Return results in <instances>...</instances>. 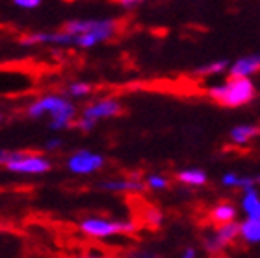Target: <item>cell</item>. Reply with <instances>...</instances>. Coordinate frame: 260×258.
<instances>
[{"label":"cell","mask_w":260,"mask_h":258,"mask_svg":"<svg viewBox=\"0 0 260 258\" xmlns=\"http://www.w3.org/2000/svg\"><path fill=\"white\" fill-rule=\"evenodd\" d=\"M144 221L150 227L157 229L160 227V223H162V212H160L157 207H146L144 210Z\"/></svg>","instance_id":"cell-19"},{"label":"cell","mask_w":260,"mask_h":258,"mask_svg":"<svg viewBox=\"0 0 260 258\" xmlns=\"http://www.w3.org/2000/svg\"><path fill=\"white\" fill-rule=\"evenodd\" d=\"M28 116L41 118L43 114L50 116L48 127L52 131H65L72 125L76 118V107L67 96L63 94H45L28 105Z\"/></svg>","instance_id":"cell-1"},{"label":"cell","mask_w":260,"mask_h":258,"mask_svg":"<svg viewBox=\"0 0 260 258\" xmlns=\"http://www.w3.org/2000/svg\"><path fill=\"white\" fill-rule=\"evenodd\" d=\"M13 153H15V151H10V149H0V164H4L6 166V163L13 157Z\"/></svg>","instance_id":"cell-25"},{"label":"cell","mask_w":260,"mask_h":258,"mask_svg":"<svg viewBox=\"0 0 260 258\" xmlns=\"http://www.w3.org/2000/svg\"><path fill=\"white\" fill-rule=\"evenodd\" d=\"M120 2V6H124V8H133L135 4H139L140 0H118Z\"/></svg>","instance_id":"cell-26"},{"label":"cell","mask_w":260,"mask_h":258,"mask_svg":"<svg viewBox=\"0 0 260 258\" xmlns=\"http://www.w3.org/2000/svg\"><path fill=\"white\" fill-rule=\"evenodd\" d=\"M238 183H240V175L235 174V172H227L221 177V184L227 188H238Z\"/></svg>","instance_id":"cell-21"},{"label":"cell","mask_w":260,"mask_h":258,"mask_svg":"<svg viewBox=\"0 0 260 258\" xmlns=\"http://www.w3.org/2000/svg\"><path fill=\"white\" fill-rule=\"evenodd\" d=\"M175 179H177L179 183L186 184V186H203V184L209 181L207 172H203V170H200V168L181 170L179 174L175 175Z\"/></svg>","instance_id":"cell-14"},{"label":"cell","mask_w":260,"mask_h":258,"mask_svg":"<svg viewBox=\"0 0 260 258\" xmlns=\"http://www.w3.org/2000/svg\"><path fill=\"white\" fill-rule=\"evenodd\" d=\"M96 120L92 118H87V116H81L80 120H76V127L80 129V131H83V133H89V131H92V129L96 127Z\"/></svg>","instance_id":"cell-22"},{"label":"cell","mask_w":260,"mask_h":258,"mask_svg":"<svg viewBox=\"0 0 260 258\" xmlns=\"http://www.w3.org/2000/svg\"><path fill=\"white\" fill-rule=\"evenodd\" d=\"M22 46H39V45H57V46H70L74 45V34L67 30L61 31H34L20 39Z\"/></svg>","instance_id":"cell-8"},{"label":"cell","mask_w":260,"mask_h":258,"mask_svg":"<svg viewBox=\"0 0 260 258\" xmlns=\"http://www.w3.org/2000/svg\"><path fill=\"white\" fill-rule=\"evenodd\" d=\"M81 233L90 238H109L113 234H131L137 231L133 219H107V218H85L80 223Z\"/></svg>","instance_id":"cell-3"},{"label":"cell","mask_w":260,"mask_h":258,"mask_svg":"<svg viewBox=\"0 0 260 258\" xmlns=\"http://www.w3.org/2000/svg\"><path fill=\"white\" fill-rule=\"evenodd\" d=\"M209 98L223 107H242L255 98V83L251 78H233L221 85H214L209 89Z\"/></svg>","instance_id":"cell-2"},{"label":"cell","mask_w":260,"mask_h":258,"mask_svg":"<svg viewBox=\"0 0 260 258\" xmlns=\"http://www.w3.org/2000/svg\"><path fill=\"white\" fill-rule=\"evenodd\" d=\"M240 238L245 243H260V218H245L242 221Z\"/></svg>","instance_id":"cell-15"},{"label":"cell","mask_w":260,"mask_h":258,"mask_svg":"<svg viewBox=\"0 0 260 258\" xmlns=\"http://www.w3.org/2000/svg\"><path fill=\"white\" fill-rule=\"evenodd\" d=\"M183 256H185V258H194L196 256V251H194V249H186L185 253H183Z\"/></svg>","instance_id":"cell-27"},{"label":"cell","mask_w":260,"mask_h":258,"mask_svg":"<svg viewBox=\"0 0 260 258\" xmlns=\"http://www.w3.org/2000/svg\"><path fill=\"white\" fill-rule=\"evenodd\" d=\"M260 135V125L255 124H242V125H236V127L231 129V140L238 146H247L253 139H256Z\"/></svg>","instance_id":"cell-13"},{"label":"cell","mask_w":260,"mask_h":258,"mask_svg":"<svg viewBox=\"0 0 260 258\" xmlns=\"http://www.w3.org/2000/svg\"><path fill=\"white\" fill-rule=\"evenodd\" d=\"M61 146H63V140L61 139H50L45 142L43 149H45V151H55V149H59Z\"/></svg>","instance_id":"cell-24"},{"label":"cell","mask_w":260,"mask_h":258,"mask_svg":"<svg viewBox=\"0 0 260 258\" xmlns=\"http://www.w3.org/2000/svg\"><path fill=\"white\" fill-rule=\"evenodd\" d=\"M65 30L70 34H90L98 43L109 41L116 34V22L113 19H90V20H70L65 24Z\"/></svg>","instance_id":"cell-5"},{"label":"cell","mask_w":260,"mask_h":258,"mask_svg":"<svg viewBox=\"0 0 260 258\" xmlns=\"http://www.w3.org/2000/svg\"><path fill=\"white\" fill-rule=\"evenodd\" d=\"M255 179H256V184H260V175H256Z\"/></svg>","instance_id":"cell-28"},{"label":"cell","mask_w":260,"mask_h":258,"mask_svg":"<svg viewBox=\"0 0 260 258\" xmlns=\"http://www.w3.org/2000/svg\"><path fill=\"white\" fill-rule=\"evenodd\" d=\"M242 192L244 196L240 199V207L245 218H260V192L256 190V186H251Z\"/></svg>","instance_id":"cell-12"},{"label":"cell","mask_w":260,"mask_h":258,"mask_svg":"<svg viewBox=\"0 0 260 258\" xmlns=\"http://www.w3.org/2000/svg\"><path fill=\"white\" fill-rule=\"evenodd\" d=\"M146 186L150 190H165V188H168V179H166L165 175L151 174L146 177Z\"/></svg>","instance_id":"cell-20"},{"label":"cell","mask_w":260,"mask_h":258,"mask_svg":"<svg viewBox=\"0 0 260 258\" xmlns=\"http://www.w3.org/2000/svg\"><path fill=\"white\" fill-rule=\"evenodd\" d=\"M260 70V54H249L242 55L235 63H229L227 67V74L233 78H249L256 74Z\"/></svg>","instance_id":"cell-11"},{"label":"cell","mask_w":260,"mask_h":258,"mask_svg":"<svg viewBox=\"0 0 260 258\" xmlns=\"http://www.w3.org/2000/svg\"><path fill=\"white\" fill-rule=\"evenodd\" d=\"M104 164H105L104 155L94 153V151H90V149H85V148L74 151V153L67 159V166H69L70 172L76 175L94 174V172L104 168Z\"/></svg>","instance_id":"cell-6"},{"label":"cell","mask_w":260,"mask_h":258,"mask_svg":"<svg viewBox=\"0 0 260 258\" xmlns=\"http://www.w3.org/2000/svg\"><path fill=\"white\" fill-rule=\"evenodd\" d=\"M90 90H92V85L90 83H85V81H72L69 85V92L72 98H85L87 94H90Z\"/></svg>","instance_id":"cell-18"},{"label":"cell","mask_w":260,"mask_h":258,"mask_svg":"<svg viewBox=\"0 0 260 258\" xmlns=\"http://www.w3.org/2000/svg\"><path fill=\"white\" fill-rule=\"evenodd\" d=\"M6 168L10 170V172H15V174H22V175H41V174H46L52 168V163L50 159H46L45 155L15 151L13 157L6 163Z\"/></svg>","instance_id":"cell-4"},{"label":"cell","mask_w":260,"mask_h":258,"mask_svg":"<svg viewBox=\"0 0 260 258\" xmlns=\"http://www.w3.org/2000/svg\"><path fill=\"white\" fill-rule=\"evenodd\" d=\"M210 219H212V223H216V225L235 221L236 219L235 205L233 203H218L214 209L210 210Z\"/></svg>","instance_id":"cell-16"},{"label":"cell","mask_w":260,"mask_h":258,"mask_svg":"<svg viewBox=\"0 0 260 258\" xmlns=\"http://www.w3.org/2000/svg\"><path fill=\"white\" fill-rule=\"evenodd\" d=\"M227 67H229V61H227V59L212 61V63L203 64V67H200V69H196L194 74L200 76V78H201V76H218L220 72L227 70Z\"/></svg>","instance_id":"cell-17"},{"label":"cell","mask_w":260,"mask_h":258,"mask_svg":"<svg viewBox=\"0 0 260 258\" xmlns=\"http://www.w3.org/2000/svg\"><path fill=\"white\" fill-rule=\"evenodd\" d=\"M41 2L43 0H13V4L17 8H22V10H35L41 6Z\"/></svg>","instance_id":"cell-23"},{"label":"cell","mask_w":260,"mask_h":258,"mask_svg":"<svg viewBox=\"0 0 260 258\" xmlns=\"http://www.w3.org/2000/svg\"><path fill=\"white\" fill-rule=\"evenodd\" d=\"M0 120H2V114H0Z\"/></svg>","instance_id":"cell-29"},{"label":"cell","mask_w":260,"mask_h":258,"mask_svg":"<svg viewBox=\"0 0 260 258\" xmlns=\"http://www.w3.org/2000/svg\"><path fill=\"white\" fill-rule=\"evenodd\" d=\"M118 114H122V104L115 98L96 100V102H92L81 111V116L92 118L96 122H100L104 118H113V116H118Z\"/></svg>","instance_id":"cell-9"},{"label":"cell","mask_w":260,"mask_h":258,"mask_svg":"<svg viewBox=\"0 0 260 258\" xmlns=\"http://www.w3.org/2000/svg\"><path fill=\"white\" fill-rule=\"evenodd\" d=\"M98 188L109 194H142L146 190V183L135 177L127 179H109V181H102Z\"/></svg>","instance_id":"cell-10"},{"label":"cell","mask_w":260,"mask_h":258,"mask_svg":"<svg viewBox=\"0 0 260 258\" xmlns=\"http://www.w3.org/2000/svg\"><path fill=\"white\" fill-rule=\"evenodd\" d=\"M238 236H240V223H236V221L221 223L216 227L214 233H210L205 238V249L209 253H221Z\"/></svg>","instance_id":"cell-7"}]
</instances>
